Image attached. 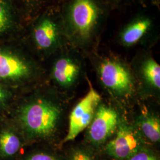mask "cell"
<instances>
[{
  "mask_svg": "<svg viewBox=\"0 0 160 160\" xmlns=\"http://www.w3.org/2000/svg\"><path fill=\"white\" fill-rule=\"evenodd\" d=\"M100 84L120 106H128L139 96L134 72L125 62L115 57L102 58L97 64Z\"/></svg>",
  "mask_w": 160,
  "mask_h": 160,
  "instance_id": "cell-1",
  "label": "cell"
},
{
  "mask_svg": "<svg viewBox=\"0 0 160 160\" xmlns=\"http://www.w3.org/2000/svg\"><path fill=\"white\" fill-rule=\"evenodd\" d=\"M20 147V141L16 135L10 131L0 134V150L3 154L12 156L16 154Z\"/></svg>",
  "mask_w": 160,
  "mask_h": 160,
  "instance_id": "cell-13",
  "label": "cell"
},
{
  "mask_svg": "<svg viewBox=\"0 0 160 160\" xmlns=\"http://www.w3.org/2000/svg\"><path fill=\"white\" fill-rule=\"evenodd\" d=\"M33 38L36 46L40 49L49 50L54 48L59 40L57 24L49 18L42 20L34 29Z\"/></svg>",
  "mask_w": 160,
  "mask_h": 160,
  "instance_id": "cell-11",
  "label": "cell"
},
{
  "mask_svg": "<svg viewBox=\"0 0 160 160\" xmlns=\"http://www.w3.org/2000/svg\"><path fill=\"white\" fill-rule=\"evenodd\" d=\"M10 24V14L6 7L0 4V32L6 31Z\"/></svg>",
  "mask_w": 160,
  "mask_h": 160,
  "instance_id": "cell-16",
  "label": "cell"
},
{
  "mask_svg": "<svg viewBox=\"0 0 160 160\" xmlns=\"http://www.w3.org/2000/svg\"><path fill=\"white\" fill-rule=\"evenodd\" d=\"M147 145L133 124L122 116L114 135L102 148L111 159L125 160Z\"/></svg>",
  "mask_w": 160,
  "mask_h": 160,
  "instance_id": "cell-4",
  "label": "cell"
},
{
  "mask_svg": "<svg viewBox=\"0 0 160 160\" xmlns=\"http://www.w3.org/2000/svg\"><path fill=\"white\" fill-rule=\"evenodd\" d=\"M125 160H160V157L157 152L147 145Z\"/></svg>",
  "mask_w": 160,
  "mask_h": 160,
  "instance_id": "cell-15",
  "label": "cell"
},
{
  "mask_svg": "<svg viewBox=\"0 0 160 160\" xmlns=\"http://www.w3.org/2000/svg\"><path fill=\"white\" fill-rule=\"evenodd\" d=\"M63 113L61 103L45 97H37L23 106L20 120L31 137L46 138L57 131Z\"/></svg>",
  "mask_w": 160,
  "mask_h": 160,
  "instance_id": "cell-2",
  "label": "cell"
},
{
  "mask_svg": "<svg viewBox=\"0 0 160 160\" xmlns=\"http://www.w3.org/2000/svg\"><path fill=\"white\" fill-rule=\"evenodd\" d=\"M89 89L85 96L82 98L70 112L68 128L61 145L73 141L80 133L88 128L96 112L102 98L94 88L91 81L88 80Z\"/></svg>",
  "mask_w": 160,
  "mask_h": 160,
  "instance_id": "cell-6",
  "label": "cell"
},
{
  "mask_svg": "<svg viewBox=\"0 0 160 160\" xmlns=\"http://www.w3.org/2000/svg\"><path fill=\"white\" fill-rule=\"evenodd\" d=\"M151 25L150 19L142 17L128 24L120 34V42L125 46H132L140 40L147 33Z\"/></svg>",
  "mask_w": 160,
  "mask_h": 160,
  "instance_id": "cell-12",
  "label": "cell"
},
{
  "mask_svg": "<svg viewBox=\"0 0 160 160\" xmlns=\"http://www.w3.org/2000/svg\"><path fill=\"white\" fill-rule=\"evenodd\" d=\"M27 160H61L53 155L43 152H36L29 156Z\"/></svg>",
  "mask_w": 160,
  "mask_h": 160,
  "instance_id": "cell-17",
  "label": "cell"
},
{
  "mask_svg": "<svg viewBox=\"0 0 160 160\" xmlns=\"http://www.w3.org/2000/svg\"><path fill=\"white\" fill-rule=\"evenodd\" d=\"M67 160H97L88 147L78 145L69 149Z\"/></svg>",
  "mask_w": 160,
  "mask_h": 160,
  "instance_id": "cell-14",
  "label": "cell"
},
{
  "mask_svg": "<svg viewBox=\"0 0 160 160\" xmlns=\"http://www.w3.org/2000/svg\"><path fill=\"white\" fill-rule=\"evenodd\" d=\"M138 94L144 98H158L160 93V66L154 58H143L135 73Z\"/></svg>",
  "mask_w": 160,
  "mask_h": 160,
  "instance_id": "cell-7",
  "label": "cell"
},
{
  "mask_svg": "<svg viewBox=\"0 0 160 160\" xmlns=\"http://www.w3.org/2000/svg\"><path fill=\"white\" fill-rule=\"evenodd\" d=\"M81 75L80 62L70 55H64L56 60L52 70V77L61 89L68 91L77 86Z\"/></svg>",
  "mask_w": 160,
  "mask_h": 160,
  "instance_id": "cell-8",
  "label": "cell"
},
{
  "mask_svg": "<svg viewBox=\"0 0 160 160\" xmlns=\"http://www.w3.org/2000/svg\"><path fill=\"white\" fill-rule=\"evenodd\" d=\"M31 73V68L26 62L17 56L0 51V79L26 78Z\"/></svg>",
  "mask_w": 160,
  "mask_h": 160,
  "instance_id": "cell-10",
  "label": "cell"
},
{
  "mask_svg": "<svg viewBox=\"0 0 160 160\" xmlns=\"http://www.w3.org/2000/svg\"><path fill=\"white\" fill-rule=\"evenodd\" d=\"M132 123L147 144L160 143V118L157 112L143 107Z\"/></svg>",
  "mask_w": 160,
  "mask_h": 160,
  "instance_id": "cell-9",
  "label": "cell"
},
{
  "mask_svg": "<svg viewBox=\"0 0 160 160\" xmlns=\"http://www.w3.org/2000/svg\"><path fill=\"white\" fill-rule=\"evenodd\" d=\"M122 116L115 107L102 101L87 128L86 139L89 147L102 148L114 135Z\"/></svg>",
  "mask_w": 160,
  "mask_h": 160,
  "instance_id": "cell-5",
  "label": "cell"
},
{
  "mask_svg": "<svg viewBox=\"0 0 160 160\" xmlns=\"http://www.w3.org/2000/svg\"><path fill=\"white\" fill-rule=\"evenodd\" d=\"M100 10L94 0H72L67 21L72 36L80 45L92 39L99 20Z\"/></svg>",
  "mask_w": 160,
  "mask_h": 160,
  "instance_id": "cell-3",
  "label": "cell"
},
{
  "mask_svg": "<svg viewBox=\"0 0 160 160\" xmlns=\"http://www.w3.org/2000/svg\"><path fill=\"white\" fill-rule=\"evenodd\" d=\"M7 98V92L6 90L0 86V106L5 102Z\"/></svg>",
  "mask_w": 160,
  "mask_h": 160,
  "instance_id": "cell-18",
  "label": "cell"
}]
</instances>
